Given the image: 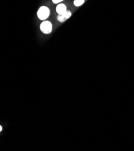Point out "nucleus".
Here are the masks:
<instances>
[{
  "label": "nucleus",
  "mask_w": 134,
  "mask_h": 151,
  "mask_svg": "<svg viewBox=\"0 0 134 151\" xmlns=\"http://www.w3.org/2000/svg\"><path fill=\"white\" fill-rule=\"evenodd\" d=\"M37 17L40 20H46L49 16L50 10L47 6H41L37 11Z\"/></svg>",
  "instance_id": "nucleus-1"
},
{
  "label": "nucleus",
  "mask_w": 134,
  "mask_h": 151,
  "mask_svg": "<svg viewBox=\"0 0 134 151\" xmlns=\"http://www.w3.org/2000/svg\"><path fill=\"white\" fill-rule=\"evenodd\" d=\"M85 2V0H74L73 4L76 7H80L82 6Z\"/></svg>",
  "instance_id": "nucleus-5"
},
{
  "label": "nucleus",
  "mask_w": 134,
  "mask_h": 151,
  "mask_svg": "<svg viewBox=\"0 0 134 151\" xmlns=\"http://www.w3.org/2000/svg\"><path fill=\"white\" fill-rule=\"evenodd\" d=\"M52 1L54 4H58L59 3H60L63 1H64V0H52Z\"/></svg>",
  "instance_id": "nucleus-6"
},
{
  "label": "nucleus",
  "mask_w": 134,
  "mask_h": 151,
  "mask_svg": "<svg viewBox=\"0 0 134 151\" xmlns=\"http://www.w3.org/2000/svg\"><path fill=\"white\" fill-rule=\"evenodd\" d=\"M72 16V12L70 10H67L65 13L62 14H58L57 17V20L59 22H64L67 19Z\"/></svg>",
  "instance_id": "nucleus-3"
},
{
  "label": "nucleus",
  "mask_w": 134,
  "mask_h": 151,
  "mask_svg": "<svg viewBox=\"0 0 134 151\" xmlns=\"http://www.w3.org/2000/svg\"><path fill=\"white\" fill-rule=\"evenodd\" d=\"M67 11V7L64 4H59L56 7V12L58 14H62Z\"/></svg>",
  "instance_id": "nucleus-4"
},
{
  "label": "nucleus",
  "mask_w": 134,
  "mask_h": 151,
  "mask_svg": "<svg viewBox=\"0 0 134 151\" xmlns=\"http://www.w3.org/2000/svg\"><path fill=\"white\" fill-rule=\"evenodd\" d=\"M40 28L43 33L49 35L52 31V25L51 22L48 21H44L41 23Z\"/></svg>",
  "instance_id": "nucleus-2"
},
{
  "label": "nucleus",
  "mask_w": 134,
  "mask_h": 151,
  "mask_svg": "<svg viewBox=\"0 0 134 151\" xmlns=\"http://www.w3.org/2000/svg\"><path fill=\"white\" fill-rule=\"evenodd\" d=\"M0 131H2V127L0 126Z\"/></svg>",
  "instance_id": "nucleus-7"
}]
</instances>
